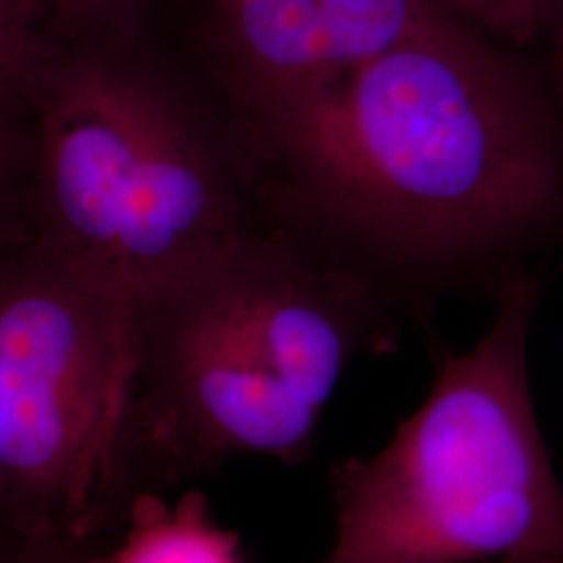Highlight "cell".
Returning a JSON list of instances; mask_svg holds the SVG:
<instances>
[{"mask_svg":"<svg viewBox=\"0 0 563 563\" xmlns=\"http://www.w3.org/2000/svg\"><path fill=\"white\" fill-rule=\"evenodd\" d=\"M13 543H7V539H4V534L0 532V553L7 549V547H11Z\"/></svg>","mask_w":563,"mask_h":563,"instance_id":"obj_14","label":"cell"},{"mask_svg":"<svg viewBox=\"0 0 563 563\" xmlns=\"http://www.w3.org/2000/svg\"><path fill=\"white\" fill-rule=\"evenodd\" d=\"M42 32L55 38L130 36L148 30L159 0H30Z\"/></svg>","mask_w":563,"mask_h":563,"instance_id":"obj_8","label":"cell"},{"mask_svg":"<svg viewBox=\"0 0 563 563\" xmlns=\"http://www.w3.org/2000/svg\"><path fill=\"white\" fill-rule=\"evenodd\" d=\"M92 563H249L241 539L223 528L199 490L176 504L159 493L141 495L121 523L120 541Z\"/></svg>","mask_w":563,"mask_h":563,"instance_id":"obj_6","label":"cell"},{"mask_svg":"<svg viewBox=\"0 0 563 563\" xmlns=\"http://www.w3.org/2000/svg\"><path fill=\"white\" fill-rule=\"evenodd\" d=\"M397 320L351 267L251 223L136 297L132 463L142 493L236 457L307 462L325 402Z\"/></svg>","mask_w":563,"mask_h":563,"instance_id":"obj_2","label":"cell"},{"mask_svg":"<svg viewBox=\"0 0 563 563\" xmlns=\"http://www.w3.org/2000/svg\"><path fill=\"white\" fill-rule=\"evenodd\" d=\"M44 32L30 0H0V109L27 113Z\"/></svg>","mask_w":563,"mask_h":563,"instance_id":"obj_9","label":"cell"},{"mask_svg":"<svg viewBox=\"0 0 563 563\" xmlns=\"http://www.w3.org/2000/svg\"><path fill=\"white\" fill-rule=\"evenodd\" d=\"M136 299L109 274L27 239L0 260V528L102 537L132 472Z\"/></svg>","mask_w":563,"mask_h":563,"instance_id":"obj_5","label":"cell"},{"mask_svg":"<svg viewBox=\"0 0 563 563\" xmlns=\"http://www.w3.org/2000/svg\"><path fill=\"white\" fill-rule=\"evenodd\" d=\"M242 142L257 199L384 262L386 302L390 276L443 290L486 269L504 292L495 262L562 232L563 113L549 81L455 18Z\"/></svg>","mask_w":563,"mask_h":563,"instance_id":"obj_1","label":"cell"},{"mask_svg":"<svg viewBox=\"0 0 563 563\" xmlns=\"http://www.w3.org/2000/svg\"><path fill=\"white\" fill-rule=\"evenodd\" d=\"M497 563H563L562 560L553 558H532V555H518V558H505Z\"/></svg>","mask_w":563,"mask_h":563,"instance_id":"obj_13","label":"cell"},{"mask_svg":"<svg viewBox=\"0 0 563 563\" xmlns=\"http://www.w3.org/2000/svg\"><path fill=\"white\" fill-rule=\"evenodd\" d=\"M34 136L27 113L0 109V260L32 239Z\"/></svg>","mask_w":563,"mask_h":563,"instance_id":"obj_7","label":"cell"},{"mask_svg":"<svg viewBox=\"0 0 563 563\" xmlns=\"http://www.w3.org/2000/svg\"><path fill=\"white\" fill-rule=\"evenodd\" d=\"M453 18L509 48L539 41L560 15V0H437Z\"/></svg>","mask_w":563,"mask_h":563,"instance_id":"obj_10","label":"cell"},{"mask_svg":"<svg viewBox=\"0 0 563 563\" xmlns=\"http://www.w3.org/2000/svg\"><path fill=\"white\" fill-rule=\"evenodd\" d=\"M560 7H563V0H560ZM562 11V9H560Z\"/></svg>","mask_w":563,"mask_h":563,"instance_id":"obj_15","label":"cell"},{"mask_svg":"<svg viewBox=\"0 0 563 563\" xmlns=\"http://www.w3.org/2000/svg\"><path fill=\"white\" fill-rule=\"evenodd\" d=\"M549 32H553V36H555V48H553V63H551V71H549L547 81H549V88L563 113V7Z\"/></svg>","mask_w":563,"mask_h":563,"instance_id":"obj_12","label":"cell"},{"mask_svg":"<svg viewBox=\"0 0 563 563\" xmlns=\"http://www.w3.org/2000/svg\"><path fill=\"white\" fill-rule=\"evenodd\" d=\"M99 541L76 534H38L0 553V563H92Z\"/></svg>","mask_w":563,"mask_h":563,"instance_id":"obj_11","label":"cell"},{"mask_svg":"<svg viewBox=\"0 0 563 563\" xmlns=\"http://www.w3.org/2000/svg\"><path fill=\"white\" fill-rule=\"evenodd\" d=\"M27 118L32 239L109 274L134 299L255 222L257 188L234 121L148 30L44 34Z\"/></svg>","mask_w":563,"mask_h":563,"instance_id":"obj_3","label":"cell"},{"mask_svg":"<svg viewBox=\"0 0 563 563\" xmlns=\"http://www.w3.org/2000/svg\"><path fill=\"white\" fill-rule=\"evenodd\" d=\"M539 292L532 274L511 282L395 437L332 465L334 541L318 563L563 562V486L528 383Z\"/></svg>","mask_w":563,"mask_h":563,"instance_id":"obj_4","label":"cell"}]
</instances>
